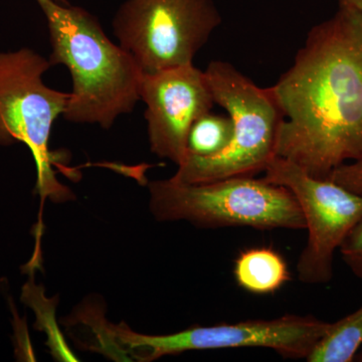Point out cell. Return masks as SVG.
I'll use <instances>...</instances> for the list:
<instances>
[{
    "label": "cell",
    "instance_id": "6da1fadb",
    "mask_svg": "<svg viewBox=\"0 0 362 362\" xmlns=\"http://www.w3.org/2000/svg\"><path fill=\"white\" fill-rule=\"evenodd\" d=\"M282 111L277 156L328 178L362 157V16L349 4L314 25L273 87Z\"/></svg>",
    "mask_w": 362,
    "mask_h": 362
},
{
    "label": "cell",
    "instance_id": "7a4b0ae2",
    "mask_svg": "<svg viewBox=\"0 0 362 362\" xmlns=\"http://www.w3.org/2000/svg\"><path fill=\"white\" fill-rule=\"evenodd\" d=\"M35 1L49 26V62L66 66L71 74L73 88L64 117L109 129L140 101L143 71L89 11L64 0Z\"/></svg>",
    "mask_w": 362,
    "mask_h": 362
},
{
    "label": "cell",
    "instance_id": "3957f363",
    "mask_svg": "<svg viewBox=\"0 0 362 362\" xmlns=\"http://www.w3.org/2000/svg\"><path fill=\"white\" fill-rule=\"evenodd\" d=\"M204 73L214 103L232 120V140L216 156H187L171 178L192 185L265 173L278 157L284 119L273 90L259 87L228 62H211Z\"/></svg>",
    "mask_w": 362,
    "mask_h": 362
},
{
    "label": "cell",
    "instance_id": "277c9868",
    "mask_svg": "<svg viewBox=\"0 0 362 362\" xmlns=\"http://www.w3.org/2000/svg\"><path fill=\"white\" fill-rule=\"evenodd\" d=\"M149 194L150 211L159 221H185L204 228H306L292 192L264 177L240 176L192 185L169 178L150 182Z\"/></svg>",
    "mask_w": 362,
    "mask_h": 362
},
{
    "label": "cell",
    "instance_id": "5b68a950",
    "mask_svg": "<svg viewBox=\"0 0 362 362\" xmlns=\"http://www.w3.org/2000/svg\"><path fill=\"white\" fill-rule=\"evenodd\" d=\"M52 66L49 59L32 49L0 52V144H25L37 166V194L42 199L63 202L74 194L57 178L54 165L59 164L49 139L71 94L45 84L42 76Z\"/></svg>",
    "mask_w": 362,
    "mask_h": 362
},
{
    "label": "cell",
    "instance_id": "8992f818",
    "mask_svg": "<svg viewBox=\"0 0 362 362\" xmlns=\"http://www.w3.org/2000/svg\"><path fill=\"white\" fill-rule=\"evenodd\" d=\"M330 323L311 315H288L237 323L192 326L166 335L134 332L125 324H110L111 344L119 358L153 361L190 350L268 349L285 358H308Z\"/></svg>",
    "mask_w": 362,
    "mask_h": 362
},
{
    "label": "cell",
    "instance_id": "52a82bcc",
    "mask_svg": "<svg viewBox=\"0 0 362 362\" xmlns=\"http://www.w3.org/2000/svg\"><path fill=\"white\" fill-rule=\"evenodd\" d=\"M214 0H125L114 16V35L143 73L194 64L221 25Z\"/></svg>",
    "mask_w": 362,
    "mask_h": 362
},
{
    "label": "cell",
    "instance_id": "ba28073f",
    "mask_svg": "<svg viewBox=\"0 0 362 362\" xmlns=\"http://www.w3.org/2000/svg\"><path fill=\"white\" fill-rule=\"evenodd\" d=\"M265 180L294 195L308 230L306 246L298 259V278L307 284H325L333 277L335 252L362 218V195L329 178L314 177L303 168L276 157Z\"/></svg>",
    "mask_w": 362,
    "mask_h": 362
},
{
    "label": "cell",
    "instance_id": "9c48e42d",
    "mask_svg": "<svg viewBox=\"0 0 362 362\" xmlns=\"http://www.w3.org/2000/svg\"><path fill=\"white\" fill-rule=\"evenodd\" d=\"M140 100L146 105L150 149L180 165L192 124L216 104L206 73L194 64L143 73Z\"/></svg>",
    "mask_w": 362,
    "mask_h": 362
},
{
    "label": "cell",
    "instance_id": "30bf717a",
    "mask_svg": "<svg viewBox=\"0 0 362 362\" xmlns=\"http://www.w3.org/2000/svg\"><path fill=\"white\" fill-rule=\"evenodd\" d=\"M233 273L237 284L254 295L274 294L291 280L285 259L271 247H249L240 252Z\"/></svg>",
    "mask_w": 362,
    "mask_h": 362
},
{
    "label": "cell",
    "instance_id": "8fae6325",
    "mask_svg": "<svg viewBox=\"0 0 362 362\" xmlns=\"http://www.w3.org/2000/svg\"><path fill=\"white\" fill-rule=\"evenodd\" d=\"M362 345V307L337 322L317 343L309 362H351Z\"/></svg>",
    "mask_w": 362,
    "mask_h": 362
},
{
    "label": "cell",
    "instance_id": "7c38bea8",
    "mask_svg": "<svg viewBox=\"0 0 362 362\" xmlns=\"http://www.w3.org/2000/svg\"><path fill=\"white\" fill-rule=\"evenodd\" d=\"M232 137L233 122L230 117L207 112L192 124L188 132L187 156H216L230 144Z\"/></svg>",
    "mask_w": 362,
    "mask_h": 362
},
{
    "label": "cell",
    "instance_id": "4fadbf2b",
    "mask_svg": "<svg viewBox=\"0 0 362 362\" xmlns=\"http://www.w3.org/2000/svg\"><path fill=\"white\" fill-rule=\"evenodd\" d=\"M21 299L37 314L35 328L45 330L47 335H49V346L54 356L65 361H77L65 341L63 342L61 332L54 322V302L47 300L40 288L33 284V282L25 285Z\"/></svg>",
    "mask_w": 362,
    "mask_h": 362
},
{
    "label": "cell",
    "instance_id": "5bb4252c",
    "mask_svg": "<svg viewBox=\"0 0 362 362\" xmlns=\"http://www.w3.org/2000/svg\"><path fill=\"white\" fill-rule=\"evenodd\" d=\"M339 252L345 265L362 281V218L343 240Z\"/></svg>",
    "mask_w": 362,
    "mask_h": 362
},
{
    "label": "cell",
    "instance_id": "9a60e30c",
    "mask_svg": "<svg viewBox=\"0 0 362 362\" xmlns=\"http://www.w3.org/2000/svg\"><path fill=\"white\" fill-rule=\"evenodd\" d=\"M343 187L362 195V157L357 160L342 164L328 176Z\"/></svg>",
    "mask_w": 362,
    "mask_h": 362
},
{
    "label": "cell",
    "instance_id": "2e32d148",
    "mask_svg": "<svg viewBox=\"0 0 362 362\" xmlns=\"http://www.w3.org/2000/svg\"><path fill=\"white\" fill-rule=\"evenodd\" d=\"M338 4H349L358 11L362 16V0H337Z\"/></svg>",
    "mask_w": 362,
    "mask_h": 362
},
{
    "label": "cell",
    "instance_id": "e0dca14e",
    "mask_svg": "<svg viewBox=\"0 0 362 362\" xmlns=\"http://www.w3.org/2000/svg\"><path fill=\"white\" fill-rule=\"evenodd\" d=\"M354 361L362 362V345L354 357Z\"/></svg>",
    "mask_w": 362,
    "mask_h": 362
}]
</instances>
